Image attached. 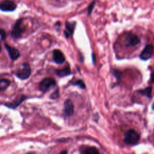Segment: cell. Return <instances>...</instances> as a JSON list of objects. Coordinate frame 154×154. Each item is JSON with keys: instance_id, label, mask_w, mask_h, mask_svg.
Listing matches in <instances>:
<instances>
[{"instance_id": "obj_1", "label": "cell", "mask_w": 154, "mask_h": 154, "mask_svg": "<svg viewBox=\"0 0 154 154\" xmlns=\"http://www.w3.org/2000/svg\"><path fill=\"white\" fill-rule=\"evenodd\" d=\"M140 139V134L134 129L127 130L124 135V142L128 145H135Z\"/></svg>"}, {"instance_id": "obj_2", "label": "cell", "mask_w": 154, "mask_h": 154, "mask_svg": "<svg viewBox=\"0 0 154 154\" xmlns=\"http://www.w3.org/2000/svg\"><path fill=\"white\" fill-rule=\"evenodd\" d=\"M31 74V69L27 63H22L15 73L16 76L21 80L28 79Z\"/></svg>"}, {"instance_id": "obj_3", "label": "cell", "mask_w": 154, "mask_h": 154, "mask_svg": "<svg viewBox=\"0 0 154 154\" xmlns=\"http://www.w3.org/2000/svg\"><path fill=\"white\" fill-rule=\"evenodd\" d=\"M57 85L56 81L52 77H46L42 79L38 84V89L40 91L45 93L48 91L51 88Z\"/></svg>"}, {"instance_id": "obj_4", "label": "cell", "mask_w": 154, "mask_h": 154, "mask_svg": "<svg viewBox=\"0 0 154 154\" xmlns=\"http://www.w3.org/2000/svg\"><path fill=\"white\" fill-rule=\"evenodd\" d=\"M25 29L26 27L24 25L23 19H19L14 25L11 32V35L15 38H19L22 36L23 34L25 31Z\"/></svg>"}, {"instance_id": "obj_5", "label": "cell", "mask_w": 154, "mask_h": 154, "mask_svg": "<svg viewBox=\"0 0 154 154\" xmlns=\"http://www.w3.org/2000/svg\"><path fill=\"white\" fill-rule=\"evenodd\" d=\"M140 42L139 37L132 32H128L125 37L124 44L126 47H134L140 43Z\"/></svg>"}, {"instance_id": "obj_6", "label": "cell", "mask_w": 154, "mask_h": 154, "mask_svg": "<svg viewBox=\"0 0 154 154\" xmlns=\"http://www.w3.org/2000/svg\"><path fill=\"white\" fill-rule=\"evenodd\" d=\"M153 54V46L152 44H147L143 48L140 54V58L143 61H147L150 59Z\"/></svg>"}, {"instance_id": "obj_7", "label": "cell", "mask_w": 154, "mask_h": 154, "mask_svg": "<svg viewBox=\"0 0 154 154\" xmlns=\"http://www.w3.org/2000/svg\"><path fill=\"white\" fill-rule=\"evenodd\" d=\"M76 21H66L65 22V29L64 30L63 33L66 38H69L70 37L73 35L76 28Z\"/></svg>"}, {"instance_id": "obj_8", "label": "cell", "mask_w": 154, "mask_h": 154, "mask_svg": "<svg viewBox=\"0 0 154 154\" xmlns=\"http://www.w3.org/2000/svg\"><path fill=\"white\" fill-rule=\"evenodd\" d=\"M16 8V4L11 0H4L0 2V10L3 11H13Z\"/></svg>"}, {"instance_id": "obj_9", "label": "cell", "mask_w": 154, "mask_h": 154, "mask_svg": "<svg viewBox=\"0 0 154 154\" xmlns=\"http://www.w3.org/2000/svg\"><path fill=\"white\" fill-rule=\"evenodd\" d=\"M52 59L54 62L57 64H62L66 60L63 53L60 49H55L52 51Z\"/></svg>"}, {"instance_id": "obj_10", "label": "cell", "mask_w": 154, "mask_h": 154, "mask_svg": "<svg viewBox=\"0 0 154 154\" xmlns=\"http://www.w3.org/2000/svg\"><path fill=\"white\" fill-rule=\"evenodd\" d=\"M63 111L64 114L67 117H70L74 112V105L70 99H67L63 104Z\"/></svg>"}, {"instance_id": "obj_11", "label": "cell", "mask_w": 154, "mask_h": 154, "mask_svg": "<svg viewBox=\"0 0 154 154\" xmlns=\"http://www.w3.org/2000/svg\"><path fill=\"white\" fill-rule=\"evenodd\" d=\"M5 47L8 52V54L11 60L14 61L20 57V52L18 49H16L14 47H11L6 43L5 44Z\"/></svg>"}, {"instance_id": "obj_12", "label": "cell", "mask_w": 154, "mask_h": 154, "mask_svg": "<svg viewBox=\"0 0 154 154\" xmlns=\"http://www.w3.org/2000/svg\"><path fill=\"white\" fill-rule=\"evenodd\" d=\"M55 74L60 78H63V77L71 75L72 74V72H71L70 66L67 65V66H66L63 69H56L55 70Z\"/></svg>"}, {"instance_id": "obj_13", "label": "cell", "mask_w": 154, "mask_h": 154, "mask_svg": "<svg viewBox=\"0 0 154 154\" xmlns=\"http://www.w3.org/2000/svg\"><path fill=\"white\" fill-rule=\"evenodd\" d=\"M81 154H100L99 150L94 146H86L80 149Z\"/></svg>"}, {"instance_id": "obj_14", "label": "cell", "mask_w": 154, "mask_h": 154, "mask_svg": "<svg viewBox=\"0 0 154 154\" xmlns=\"http://www.w3.org/2000/svg\"><path fill=\"white\" fill-rule=\"evenodd\" d=\"M138 93L143 96H146L149 99L152 98V87L148 86L143 89L138 90Z\"/></svg>"}, {"instance_id": "obj_15", "label": "cell", "mask_w": 154, "mask_h": 154, "mask_svg": "<svg viewBox=\"0 0 154 154\" xmlns=\"http://www.w3.org/2000/svg\"><path fill=\"white\" fill-rule=\"evenodd\" d=\"M27 97L25 96H21L19 98L17 99L16 100H14L12 103H9V104H7V105L8 106V107H10V108H14L16 107H17L18 105H19L24 100H25Z\"/></svg>"}, {"instance_id": "obj_16", "label": "cell", "mask_w": 154, "mask_h": 154, "mask_svg": "<svg viewBox=\"0 0 154 154\" xmlns=\"http://www.w3.org/2000/svg\"><path fill=\"white\" fill-rule=\"evenodd\" d=\"M70 84L72 85H74V86H77L81 89H85L86 88V86H85V84L84 81L81 79H76V80L71 82Z\"/></svg>"}, {"instance_id": "obj_17", "label": "cell", "mask_w": 154, "mask_h": 154, "mask_svg": "<svg viewBox=\"0 0 154 154\" xmlns=\"http://www.w3.org/2000/svg\"><path fill=\"white\" fill-rule=\"evenodd\" d=\"M10 82L7 79H0V91L6 90L10 85Z\"/></svg>"}, {"instance_id": "obj_18", "label": "cell", "mask_w": 154, "mask_h": 154, "mask_svg": "<svg viewBox=\"0 0 154 154\" xmlns=\"http://www.w3.org/2000/svg\"><path fill=\"white\" fill-rule=\"evenodd\" d=\"M96 4V1L94 0L92 2H91V3L88 5V6L87 7V15L88 16H90L91 13H92V11L94 8V7Z\"/></svg>"}, {"instance_id": "obj_19", "label": "cell", "mask_w": 154, "mask_h": 154, "mask_svg": "<svg viewBox=\"0 0 154 154\" xmlns=\"http://www.w3.org/2000/svg\"><path fill=\"white\" fill-rule=\"evenodd\" d=\"M112 75L116 78L117 80H120L121 72L119 70L117 69H112Z\"/></svg>"}, {"instance_id": "obj_20", "label": "cell", "mask_w": 154, "mask_h": 154, "mask_svg": "<svg viewBox=\"0 0 154 154\" xmlns=\"http://www.w3.org/2000/svg\"><path fill=\"white\" fill-rule=\"evenodd\" d=\"M59 97V89L57 88L55 91H54L51 95H50V99H56Z\"/></svg>"}, {"instance_id": "obj_21", "label": "cell", "mask_w": 154, "mask_h": 154, "mask_svg": "<svg viewBox=\"0 0 154 154\" xmlns=\"http://www.w3.org/2000/svg\"><path fill=\"white\" fill-rule=\"evenodd\" d=\"M0 36L2 40H4L6 37V33L5 31L1 28H0Z\"/></svg>"}, {"instance_id": "obj_22", "label": "cell", "mask_w": 154, "mask_h": 154, "mask_svg": "<svg viewBox=\"0 0 154 154\" xmlns=\"http://www.w3.org/2000/svg\"><path fill=\"white\" fill-rule=\"evenodd\" d=\"M58 154H67V151L66 150H64L61 151Z\"/></svg>"}, {"instance_id": "obj_23", "label": "cell", "mask_w": 154, "mask_h": 154, "mask_svg": "<svg viewBox=\"0 0 154 154\" xmlns=\"http://www.w3.org/2000/svg\"><path fill=\"white\" fill-rule=\"evenodd\" d=\"M92 60H93V64H95V63H94V61H95V58H94V54L93 53L92 54Z\"/></svg>"}, {"instance_id": "obj_24", "label": "cell", "mask_w": 154, "mask_h": 154, "mask_svg": "<svg viewBox=\"0 0 154 154\" xmlns=\"http://www.w3.org/2000/svg\"><path fill=\"white\" fill-rule=\"evenodd\" d=\"M1 44H0V52H1Z\"/></svg>"}]
</instances>
